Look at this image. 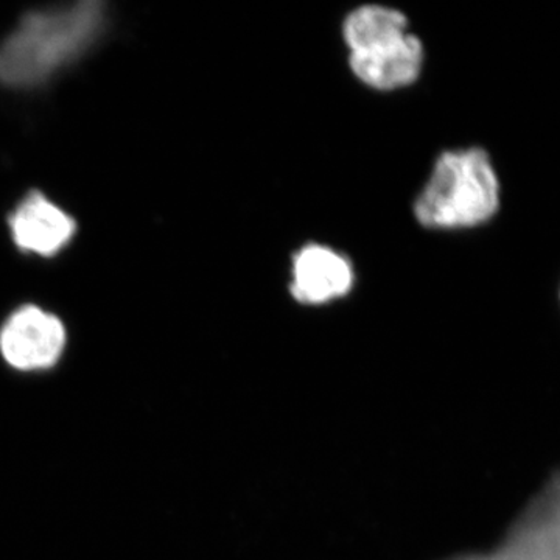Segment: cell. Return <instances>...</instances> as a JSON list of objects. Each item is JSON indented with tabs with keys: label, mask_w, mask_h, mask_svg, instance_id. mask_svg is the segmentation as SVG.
I'll use <instances>...</instances> for the list:
<instances>
[{
	"label": "cell",
	"mask_w": 560,
	"mask_h": 560,
	"mask_svg": "<svg viewBox=\"0 0 560 560\" xmlns=\"http://www.w3.org/2000/svg\"><path fill=\"white\" fill-rule=\"evenodd\" d=\"M103 24L105 3L97 0L25 14L0 44V83L38 86L90 49Z\"/></svg>",
	"instance_id": "obj_1"
},
{
	"label": "cell",
	"mask_w": 560,
	"mask_h": 560,
	"mask_svg": "<svg viewBox=\"0 0 560 560\" xmlns=\"http://www.w3.org/2000/svg\"><path fill=\"white\" fill-rule=\"evenodd\" d=\"M499 175L480 147L444 151L415 202L416 220L436 231L481 226L500 210Z\"/></svg>",
	"instance_id": "obj_2"
},
{
	"label": "cell",
	"mask_w": 560,
	"mask_h": 560,
	"mask_svg": "<svg viewBox=\"0 0 560 560\" xmlns=\"http://www.w3.org/2000/svg\"><path fill=\"white\" fill-rule=\"evenodd\" d=\"M342 38L350 70L372 90L411 86L422 73V40L412 35L408 18L399 10L377 3L361 5L342 22Z\"/></svg>",
	"instance_id": "obj_3"
},
{
	"label": "cell",
	"mask_w": 560,
	"mask_h": 560,
	"mask_svg": "<svg viewBox=\"0 0 560 560\" xmlns=\"http://www.w3.org/2000/svg\"><path fill=\"white\" fill-rule=\"evenodd\" d=\"M65 324L36 305H24L9 316L0 329V353L13 370L47 371L65 352Z\"/></svg>",
	"instance_id": "obj_4"
},
{
	"label": "cell",
	"mask_w": 560,
	"mask_h": 560,
	"mask_svg": "<svg viewBox=\"0 0 560 560\" xmlns=\"http://www.w3.org/2000/svg\"><path fill=\"white\" fill-rule=\"evenodd\" d=\"M355 282L352 261L329 246L311 243L294 254L290 293L305 305H323L348 296Z\"/></svg>",
	"instance_id": "obj_5"
},
{
	"label": "cell",
	"mask_w": 560,
	"mask_h": 560,
	"mask_svg": "<svg viewBox=\"0 0 560 560\" xmlns=\"http://www.w3.org/2000/svg\"><path fill=\"white\" fill-rule=\"evenodd\" d=\"M495 551L503 560H560V477L530 504Z\"/></svg>",
	"instance_id": "obj_6"
},
{
	"label": "cell",
	"mask_w": 560,
	"mask_h": 560,
	"mask_svg": "<svg viewBox=\"0 0 560 560\" xmlns=\"http://www.w3.org/2000/svg\"><path fill=\"white\" fill-rule=\"evenodd\" d=\"M11 237L24 253L51 257L72 242L77 223L40 191L28 194L10 215Z\"/></svg>",
	"instance_id": "obj_7"
},
{
	"label": "cell",
	"mask_w": 560,
	"mask_h": 560,
	"mask_svg": "<svg viewBox=\"0 0 560 560\" xmlns=\"http://www.w3.org/2000/svg\"><path fill=\"white\" fill-rule=\"evenodd\" d=\"M456 560H501L500 556L497 555V551L490 552V555H481V556H467V558H459Z\"/></svg>",
	"instance_id": "obj_8"
}]
</instances>
